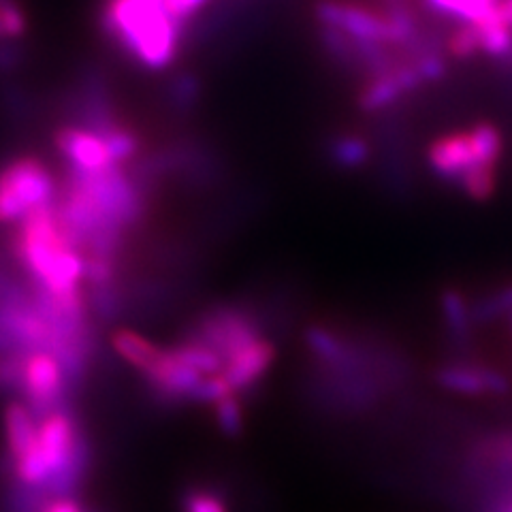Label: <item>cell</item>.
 <instances>
[{
  "mask_svg": "<svg viewBox=\"0 0 512 512\" xmlns=\"http://www.w3.org/2000/svg\"><path fill=\"white\" fill-rule=\"evenodd\" d=\"M101 26L141 69L163 71L178 56L182 24L169 13L167 0H105Z\"/></svg>",
  "mask_w": 512,
  "mask_h": 512,
  "instance_id": "1",
  "label": "cell"
},
{
  "mask_svg": "<svg viewBox=\"0 0 512 512\" xmlns=\"http://www.w3.org/2000/svg\"><path fill=\"white\" fill-rule=\"evenodd\" d=\"M56 199V180L41 158L26 154L0 167V224H20Z\"/></svg>",
  "mask_w": 512,
  "mask_h": 512,
  "instance_id": "2",
  "label": "cell"
},
{
  "mask_svg": "<svg viewBox=\"0 0 512 512\" xmlns=\"http://www.w3.org/2000/svg\"><path fill=\"white\" fill-rule=\"evenodd\" d=\"M69 393V380L52 352H28L20 395L24 397V404L32 410V414L41 421L47 414L69 408Z\"/></svg>",
  "mask_w": 512,
  "mask_h": 512,
  "instance_id": "3",
  "label": "cell"
},
{
  "mask_svg": "<svg viewBox=\"0 0 512 512\" xmlns=\"http://www.w3.org/2000/svg\"><path fill=\"white\" fill-rule=\"evenodd\" d=\"M316 18L323 26L344 32L350 39L376 45H397L393 22L387 13H376L355 3L344 0H320L316 5Z\"/></svg>",
  "mask_w": 512,
  "mask_h": 512,
  "instance_id": "4",
  "label": "cell"
},
{
  "mask_svg": "<svg viewBox=\"0 0 512 512\" xmlns=\"http://www.w3.org/2000/svg\"><path fill=\"white\" fill-rule=\"evenodd\" d=\"M54 143L58 152L69 160L67 169L82 173H103L118 167L105 137L88 126H60L54 133Z\"/></svg>",
  "mask_w": 512,
  "mask_h": 512,
  "instance_id": "5",
  "label": "cell"
},
{
  "mask_svg": "<svg viewBox=\"0 0 512 512\" xmlns=\"http://www.w3.org/2000/svg\"><path fill=\"white\" fill-rule=\"evenodd\" d=\"M82 436H84V429L79 427L77 419L73 416V412H69V408L56 410L52 414L43 416L39 421L37 448L47 472H50V478L56 472H60L64 463L69 461L77 440Z\"/></svg>",
  "mask_w": 512,
  "mask_h": 512,
  "instance_id": "6",
  "label": "cell"
},
{
  "mask_svg": "<svg viewBox=\"0 0 512 512\" xmlns=\"http://www.w3.org/2000/svg\"><path fill=\"white\" fill-rule=\"evenodd\" d=\"M427 163H429V169L434 171L438 178L453 184H457L466 171L478 165H485L480 163L468 128L466 131L440 135L438 139L431 141L427 148Z\"/></svg>",
  "mask_w": 512,
  "mask_h": 512,
  "instance_id": "7",
  "label": "cell"
},
{
  "mask_svg": "<svg viewBox=\"0 0 512 512\" xmlns=\"http://www.w3.org/2000/svg\"><path fill=\"white\" fill-rule=\"evenodd\" d=\"M276 361V346L265 335L250 340L242 348H237L233 355L224 361L222 374L231 382L237 393H246L256 387Z\"/></svg>",
  "mask_w": 512,
  "mask_h": 512,
  "instance_id": "8",
  "label": "cell"
},
{
  "mask_svg": "<svg viewBox=\"0 0 512 512\" xmlns=\"http://www.w3.org/2000/svg\"><path fill=\"white\" fill-rule=\"evenodd\" d=\"M442 389L461 395H506L510 380L506 374L474 363H448L436 372Z\"/></svg>",
  "mask_w": 512,
  "mask_h": 512,
  "instance_id": "9",
  "label": "cell"
},
{
  "mask_svg": "<svg viewBox=\"0 0 512 512\" xmlns=\"http://www.w3.org/2000/svg\"><path fill=\"white\" fill-rule=\"evenodd\" d=\"M111 348H114L116 355L124 363L131 365L143 378L154 370L165 352V348L156 346L146 338V335H141L133 329H116L111 333Z\"/></svg>",
  "mask_w": 512,
  "mask_h": 512,
  "instance_id": "10",
  "label": "cell"
},
{
  "mask_svg": "<svg viewBox=\"0 0 512 512\" xmlns=\"http://www.w3.org/2000/svg\"><path fill=\"white\" fill-rule=\"evenodd\" d=\"M5 434L11 463L37 446L39 419L24 402H9L5 410Z\"/></svg>",
  "mask_w": 512,
  "mask_h": 512,
  "instance_id": "11",
  "label": "cell"
},
{
  "mask_svg": "<svg viewBox=\"0 0 512 512\" xmlns=\"http://www.w3.org/2000/svg\"><path fill=\"white\" fill-rule=\"evenodd\" d=\"M425 3L444 18L461 24H476L498 9L500 0H425Z\"/></svg>",
  "mask_w": 512,
  "mask_h": 512,
  "instance_id": "12",
  "label": "cell"
},
{
  "mask_svg": "<svg viewBox=\"0 0 512 512\" xmlns=\"http://www.w3.org/2000/svg\"><path fill=\"white\" fill-rule=\"evenodd\" d=\"M440 306L448 331H451L457 340H466L474 325V310L468 299L463 297V293L457 291V288H446L440 297Z\"/></svg>",
  "mask_w": 512,
  "mask_h": 512,
  "instance_id": "13",
  "label": "cell"
},
{
  "mask_svg": "<svg viewBox=\"0 0 512 512\" xmlns=\"http://www.w3.org/2000/svg\"><path fill=\"white\" fill-rule=\"evenodd\" d=\"M457 184L463 192H466L468 199L476 203H485L495 195V188H498V167L478 165L463 173Z\"/></svg>",
  "mask_w": 512,
  "mask_h": 512,
  "instance_id": "14",
  "label": "cell"
},
{
  "mask_svg": "<svg viewBox=\"0 0 512 512\" xmlns=\"http://www.w3.org/2000/svg\"><path fill=\"white\" fill-rule=\"evenodd\" d=\"M216 425L227 438H239L244 431V406L239 402V393L222 397L214 404Z\"/></svg>",
  "mask_w": 512,
  "mask_h": 512,
  "instance_id": "15",
  "label": "cell"
},
{
  "mask_svg": "<svg viewBox=\"0 0 512 512\" xmlns=\"http://www.w3.org/2000/svg\"><path fill=\"white\" fill-rule=\"evenodd\" d=\"M331 156L340 167L357 169L370 158V146L357 135H342L331 143Z\"/></svg>",
  "mask_w": 512,
  "mask_h": 512,
  "instance_id": "16",
  "label": "cell"
},
{
  "mask_svg": "<svg viewBox=\"0 0 512 512\" xmlns=\"http://www.w3.org/2000/svg\"><path fill=\"white\" fill-rule=\"evenodd\" d=\"M180 512H231L227 500L210 487H188L180 498Z\"/></svg>",
  "mask_w": 512,
  "mask_h": 512,
  "instance_id": "17",
  "label": "cell"
},
{
  "mask_svg": "<svg viewBox=\"0 0 512 512\" xmlns=\"http://www.w3.org/2000/svg\"><path fill=\"white\" fill-rule=\"evenodd\" d=\"M28 350L0 352V393H22Z\"/></svg>",
  "mask_w": 512,
  "mask_h": 512,
  "instance_id": "18",
  "label": "cell"
},
{
  "mask_svg": "<svg viewBox=\"0 0 512 512\" xmlns=\"http://www.w3.org/2000/svg\"><path fill=\"white\" fill-rule=\"evenodd\" d=\"M52 498L39 487H30L15 480L7 495V510L9 512H43Z\"/></svg>",
  "mask_w": 512,
  "mask_h": 512,
  "instance_id": "19",
  "label": "cell"
},
{
  "mask_svg": "<svg viewBox=\"0 0 512 512\" xmlns=\"http://www.w3.org/2000/svg\"><path fill=\"white\" fill-rule=\"evenodd\" d=\"M446 54L457 60H470L480 54V35L474 24H459L446 41Z\"/></svg>",
  "mask_w": 512,
  "mask_h": 512,
  "instance_id": "20",
  "label": "cell"
},
{
  "mask_svg": "<svg viewBox=\"0 0 512 512\" xmlns=\"http://www.w3.org/2000/svg\"><path fill=\"white\" fill-rule=\"evenodd\" d=\"M28 15L18 0H0V32L3 37L18 39L26 35Z\"/></svg>",
  "mask_w": 512,
  "mask_h": 512,
  "instance_id": "21",
  "label": "cell"
},
{
  "mask_svg": "<svg viewBox=\"0 0 512 512\" xmlns=\"http://www.w3.org/2000/svg\"><path fill=\"white\" fill-rule=\"evenodd\" d=\"M485 453H487V459L498 461L506 468H512V434L493 438V442L485 446Z\"/></svg>",
  "mask_w": 512,
  "mask_h": 512,
  "instance_id": "22",
  "label": "cell"
},
{
  "mask_svg": "<svg viewBox=\"0 0 512 512\" xmlns=\"http://www.w3.org/2000/svg\"><path fill=\"white\" fill-rule=\"evenodd\" d=\"M205 3L207 0H167V9L173 18L184 26V22L192 18Z\"/></svg>",
  "mask_w": 512,
  "mask_h": 512,
  "instance_id": "23",
  "label": "cell"
},
{
  "mask_svg": "<svg viewBox=\"0 0 512 512\" xmlns=\"http://www.w3.org/2000/svg\"><path fill=\"white\" fill-rule=\"evenodd\" d=\"M20 58H22V52L15 45H11V43L0 45V69H3V71L18 67Z\"/></svg>",
  "mask_w": 512,
  "mask_h": 512,
  "instance_id": "24",
  "label": "cell"
},
{
  "mask_svg": "<svg viewBox=\"0 0 512 512\" xmlns=\"http://www.w3.org/2000/svg\"><path fill=\"white\" fill-rule=\"evenodd\" d=\"M43 512H88L75 498H54L47 502Z\"/></svg>",
  "mask_w": 512,
  "mask_h": 512,
  "instance_id": "25",
  "label": "cell"
},
{
  "mask_svg": "<svg viewBox=\"0 0 512 512\" xmlns=\"http://www.w3.org/2000/svg\"><path fill=\"white\" fill-rule=\"evenodd\" d=\"M498 15H500V20L512 30V0H500Z\"/></svg>",
  "mask_w": 512,
  "mask_h": 512,
  "instance_id": "26",
  "label": "cell"
},
{
  "mask_svg": "<svg viewBox=\"0 0 512 512\" xmlns=\"http://www.w3.org/2000/svg\"><path fill=\"white\" fill-rule=\"evenodd\" d=\"M502 512H512V500H510V502L504 506V510H502Z\"/></svg>",
  "mask_w": 512,
  "mask_h": 512,
  "instance_id": "27",
  "label": "cell"
},
{
  "mask_svg": "<svg viewBox=\"0 0 512 512\" xmlns=\"http://www.w3.org/2000/svg\"><path fill=\"white\" fill-rule=\"evenodd\" d=\"M506 318H508V325H510V333H512V314H508Z\"/></svg>",
  "mask_w": 512,
  "mask_h": 512,
  "instance_id": "28",
  "label": "cell"
},
{
  "mask_svg": "<svg viewBox=\"0 0 512 512\" xmlns=\"http://www.w3.org/2000/svg\"><path fill=\"white\" fill-rule=\"evenodd\" d=\"M0 37H3V32H0Z\"/></svg>",
  "mask_w": 512,
  "mask_h": 512,
  "instance_id": "29",
  "label": "cell"
}]
</instances>
